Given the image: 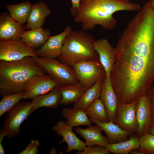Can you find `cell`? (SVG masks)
Returning a JSON list of instances; mask_svg holds the SVG:
<instances>
[{
	"label": "cell",
	"instance_id": "1",
	"mask_svg": "<svg viewBox=\"0 0 154 154\" xmlns=\"http://www.w3.org/2000/svg\"><path fill=\"white\" fill-rule=\"evenodd\" d=\"M115 50L116 61L110 76L114 87L130 97L146 95L154 82V15L135 16Z\"/></svg>",
	"mask_w": 154,
	"mask_h": 154
},
{
	"label": "cell",
	"instance_id": "2",
	"mask_svg": "<svg viewBox=\"0 0 154 154\" xmlns=\"http://www.w3.org/2000/svg\"><path fill=\"white\" fill-rule=\"evenodd\" d=\"M139 4L121 0H81L78 9L72 15L74 22L81 24L84 31L100 25L106 30L115 28L117 21L113 14L119 11H136Z\"/></svg>",
	"mask_w": 154,
	"mask_h": 154
},
{
	"label": "cell",
	"instance_id": "3",
	"mask_svg": "<svg viewBox=\"0 0 154 154\" xmlns=\"http://www.w3.org/2000/svg\"><path fill=\"white\" fill-rule=\"evenodd\" d=\"M45 72L31 56L16 61L0 60V95L24 92L33 80Z\"/></svg>",
	"mask_w": 154,
	"mask_h": 154
},
{
	"label": "cell",
	"instance_id": "4",
	"mask_svg": "<svg viewBox=\"0 0 154 154\" xmlns=\"http://www.w3.org/2000/svg\"><path fill=\"white\" fill-rule=\"evenodd\" d=\"M95 40L93 35L81 30L72 29L64 39L59 61L72 67L82 60H90L99 58L94 49Z\"/></svg>",
	"mask_w": 154,
	"mask_h": 154
},
{
	"label": "cell",
	"instance_id": "5",
	"mask_svg": "<svg viewBox=\"0 0 154 154\" xmlns=\"http://www.w3.org/2000/svg\"><path fill=\"white\" fill-rule=\"evenodd\" d=\"M33 58L36 63L59 84L65 85L79 82L72 67L55 58Z\"/></svg>",
	"mask_w": 154,
	"mask_h": 154
},
{
	"label": "cell",
	"instance_id": "6",
	"mask_svg": "<svg viewBox=\"0 0 154 154\" xmlns=\"http://www.w3.org/2000/svg\"><path fill=\"white\" fill-rule=\"evenodd\" d=\"M72 67L79 82L87 89L106 77L105 70L99 58L80 61Z\"/></svg>",
	"mask_w": 154,
	"mask_h": 154
},
{
	"label": "cell",
	"instance_id": "7",
	"mask_svg": "<svg viewBox=\"0 0 154 154\" xmlns=\"http://www.w3.org/2000/svg\"><path fill=\"white\" fill-rule=\"evenodd\" d=\"M32 106L31 102H19L7 112L2 129L5 136L11 138L19 134L22 123L30 115Z\"/></svg>",
	"mask_w": 154,
	"mask_h": 154
},
{
	"label": "cell",
	"instance_id": "8",
	"mask_svg": "<svg viewBox=\"0 0 154 154\" xmlns=\"http://www.w3.org/2000/svg\"><path fill=\"white\" fill-rule=\"evenodd\" d=\"M38 56L35 49L19 40H0V60L7 61Z\"/></svg>",
	"mask_w": 154,
	"mask_h": 154
},
{
	"label": "cell",
	"instance_id": "9",
	"mask_svg": "<svg viewBox=\"0 0 154 154\" xmlns=\"http://www.w3.org/2000/svg\"><path fill=\"white\" fill-rule=\"evenodd\" d=\"M136 101L129 104L118 103L114 122L120 128L131 134L136 133L138 128L136 114Z\"/></svg>",
	"mask_w": 154,
	"mask_h": 154
},
{
	"label": "cell",
	"instance_id": "10",
	"mask_svg": "<svg viewBox=\"0 0 154 154\" xmlns=\"http://www.w3.org/2000/svg\"><path fill=\"white\" fill-rule=\"evenodd\" d=\"M72 127L62 121H58L52 127L53 131L62 137L60 144L65 142L67 144L66 150L68 153L73 150L82 151L86 146L85 142L79 138L72 130Z\"/></svg>",
	"mask_w": 154,
	"mask_h": 154
},
{
	"label": "cell",
	"instance_id": "11",
	"mask_svg": "<svg viewBox=\"0 0 154 154\" xmlns=\"http://www.w3.org/2000/svg\"><path fill=\"white\" fill-rule=\"evenodd\" d=\"M72 29L71 26H67L60 33L50 35L46 42L36 50L38 56L49 58L58 57L61 54L64 40Z\"/></svg>",
	"mask_w": 154,
	"mask_h": 154
},
{
	"label": "cell",
	"instance_id": "12",
	"mask_svg": "<svg viewBox=\"0 0 154 154\" xmlns=\"http://www.w3.org/2000/svg\"><path fill=\"white\" fill-rule=\"evenodd\" d=\"M23 25L4 12L0 15V40H19L25 31Z\"/></svg>",
	"mask_w": 154,
	"mask_h": 154
},
{
	"label": "cell",
	"instance_id": "13",
	"mask_svg": "<svg viewBox=\"0 0 154 154\" xmlns=\"http://www.w3.org/2000/svg\"><path fill=\"white\" fill-rule=\"evenodd\" d=\"M59 84L49 75L44 74L34 79L27 86L24 92V99L32 100L48 93Z\"/></svg>",
	"mask_w": 154,
	"mask_h": 154
},
{
	"label": "cell",
	"instance_id": "14",
	"mask_svg": "<svg viewBox=\"0 0 154 154\" xmlns=\"http://www.w3.org/2000/svg\"><path fill=\"white\" fill-rule=\"evenodd\" d=\"M94 47L98 54L100 61L104 68L106 76L110 77L116 61L115 48L105 38L95 40Z\"/></svg>",
	"mask_w": 154,
	"mask_h": 154
},
{
	"label": "cell",
	"instance_id": "15",
	"mask_svg": "<svg viewBox=\"0 0 154 154\" xmlns=\"http://www.w3.org/2000/svg\"><path fill=\"white\" fill-rule=\"evenodd\" d=\"M136 114L138 125L136 134L140 137L148 133L151 119L150 104L146 95L137 101Z\"/></svg>",
	"mask_w": 154,
	"mask_h": 154
},
{
	"label": "cell",
	"instance_id": "16",
	"mask_svg": "<svg viewBox=\"0 0 154 154\" xmlns=\"http://www.w3.org/2000/svg\"><path fill=\"white\" fill-rule=\"evenodd\" d=\"M100 98L107 110L109 121L114 123L117 115L118 102L110 77L106 76L103 80Z\"/></svg>",
	"mask_w": 154,
	"mask_h": 154
},
{
	"label": "cell",
	"instance_id": "17",
	"mask_svg": "<svg viewBox=\"0 0 154 154\" xmlns=\"http://www.w3.org/2000/svg\"><path fill=\"white\" fill-rule=\"evenodd\" d=\"M47 4L40 1L32 5L25 28L30 30L42 28L46 18L51 13Z\"/></svg>",
	"mask_w": 154,
	"mask_h": 154
},
{
	"label": "cell",
	"instance_id": "18",
	"mask_svg": "<svg viewBox=\"0 0 154 154\" xmlns=\"http://www.w3.org/2000/svg\"><path fill=\"white\" fill-rule=\"evenodd\" d=\"M75 130L84 139L87 146L98 145L106 147L109 143L107 137L102 134V130L96 124L95 125L89 126L86 129L76 127Z\"/></svg>",
	"mask_w": 154,
	"mask_h": 154
},
{
	"label": "cell",
	"instance_id": "19",
	"mask_svg": "<svg viewBox=\"0 0 154 154\" xmlns=\"http://www.w3.org/2000/svg\"><path fill=\"white\" fill-rule=\"evenodd\" d=\"M60 85H58L48 93L38 96L33 99L31 101L32 106L30 115L35 110L42 107L56 108L60 104L61 100Z\"/></svg>",
	"mask_w": 154,
	"mask_h": 154
},
{
	"label": "cell",
	"instance_id": "20",
	"mask_svg": "<svg viewBox=\"0 0 154 154\" xmlns=\"http://www.w3.org/2000/svg\"><path fill=\"white\" fill-rule=\"evenodd\" d=\"M48 29L41 28L24 31L22 34L20 40L29 47L35 49L42 46L50 35Z\"/></svg>",
	"mask_w": 154,
	"mask_h": 154
},
{
	"label": "cell",
	"instance_id": "21",
	"mask_svg": "<svg viewBox=\"0 0 154 154\" xmlns=\"http://www.w3.org/2000/svg\"><path fill=\"white\" fill-rule=\"evenodd\" d=\"M90 120L99 126L105 132L109 143H115L125 141L128 139L129 136L132 134L122 129L113 122H101L94 119Z\"/></svg>",
	"mask_w": 154,
	"mask_h": 154
},
{
	"label": "cell",
	"instance_id": "22",
	"mask_svg": "<svg viewBox=\"0 0 154 154\" xmlns=\"http://www.w3.org/2000/svg\"><path fill=\"white\" fill-rule=\"evenodd\" d=\"M81 83L60 85L61 100L60 104L67 105L79 99L87 89Z\"/></svg>",
	"mask_w": 154,
	"mask_h": 154
},
{
	"label": "cell",
	"instance_id": "23",
	"mask_svg": "<svg viewBox=\"0 0 154 154\" xmlns=\"http://www.w3.org/2000/svg\"><path fill=\"white\" fill-rule=\"evenodd\" d=\"M62 115L66 119V123L72 127L80 125L89 126L92 123L85 111L78 108H64L62 110Z\"/></svg>",
	"mask_w": 154,
	"mask_h": 154
},
{
	"label": "cell",
	"instance_id": "24",
	"mask_svg": "<svg viewBox=\"0 0 154 154\" xmlns=\"http://www.w3.org/2000/svg\"><path fill=\"white\" fill-rule=\"evenodd\" d=\"M104 80L98 81L87 89L81 97L74 103L73 107L85 111L94 101L100 98Z\"/></svg>",
	"mask_w": 154,
	"mask_h": 154
},
{
	"label": "cell",
	"instance_id": "25",
	"mask_svg": "<svg viewBox=\"0 0 154 154\" xmlns=\"http://www.w3.org/2000/svg\"><path fill=\"white\" fill-rule=\"evenodd\" d=\"M139 147V137L136 135H132L127 140L115 143H108L106 147L110 152L114 154H128Z\"/></svg>",
	"mask_w": 154,
	"mask_h": 154
},
{
	"label": "cell",
	"instance_id": "26",
	"mask_svg": "<svg viewBox=\"0 0 154 154\" xmlns=\"http://www.w3.org/2000/svg\"><path fill=\"white\" fill-rule=\"evenodd\" d=\"M32 5L28 1L17 4H8L6 9L11 18L23 25L27 21Z\"/></svg>",
	"mask_w": 154,
	"mask_h": 154
},
{
	"label": "cell",
	"instance_id": "27",
	"mask_svg": "<svg viewBox=\"0 0 154 154\" xmlns=\"http://www.w3.org/2000/svg\"><path fill=\"white\" fill-rule=\"evenodd\" d=\"M85 112L90 119H95L101 122L109 121L107 110L100 98L94 101Z\"/></svg>",
	"mask_w": 154,
	"mask_h": 154
},
{
	"label": "cell",
	"instance_id": "28",
	"mask_svg": "<svg viewBox=\"0 0 154 154\" xmlns=\"http://www.w3.org/2000/svg\"><path fill=\"white\" fill-rule=\"evenodd\" d=\"M24 92L3 95L0 102V117L19 102L21 99H24Z\"/></svg>",
	"mask_w": 154,
	"mask_h": 154
},
{
	"label": "cell",
	"instance_id": "29",
	"mask_svg": "<svg viewBox=\"0 0 154 154\" xmlns=\"http://www.w3.org/2000/svg\"><path fill=\"white\" fill-rule=\"evenodd\" d=\"M139 142L142 154H154V135L147 133L139 137Z\"/></svg>",
	"mask_w": 154,
	"mask_h": 154
},
{
	"label": "cell",
	"instance_id": "30",
	"mask_svg": "<svg viewBox=\"0 0 154 154\" xmlns=\"http://www.w3.org/2000/svg\"><path fill=\"white\" fill-rule=\"evenodd\" d=\"M110 153L105 147L98 145L86 146L81 151H78L77 154H108Z\"/></svg>",
	"mask_w": 154,
	"mask_h": 154
},
{
	"label": "cell",
	"instance_id": "31",
	"mask_svg": "<svg viewBox=\"0 0 154 154\" xmlns=\"http://www.w3.org/2000/svg\"><path fill=\"white\" fill-rule=\"evenodd\" d=\"M40 145L37 140H31L25 149L19 152V154H37L38 153V148Z\"/></svg>",
	"mask_w": 154,
	"mask_h": 154
},
{
	"label": "cell",
	"instance_id": "32",
	"mask_svg": "<svg viewBox=\"0 0 154 154\" xmlns=\"http://www.w3.org/2000/svg\"><path fill=\"white\" fill-rule=\"evenodd\" d=\"M146 95L149 100L151 111V119L154 118V82Z\"/></svg>",
	"mask_w": 154,
	"mask_h": 154
},
{
	"label": "cell",
	"instance_id": "33",
	"mask_svg": "<svg viewBox=\"0 0 154 154\" xmlns=\"http://www.w3.org/2000/svg\"><path fill=\"white\" fill-rule=\"evenodd\" d=\"M81 0H71L72 3V7L71 13L73 15L78 9Z\"/></svg>",
	"mask_w": 154,
	"mask_h": 154
},
{
	"label": "cell",
	"instance_id": "34",
	"mask_svg": "<svg viewBox=\"0 0 154 154\" xmlns=\"http://www.w3.org/2000/svg\"><path fill=\"white\" fill-rule=\"evenodd\" d=\"M5 136V134L1 129L0 132V154H4L5 153L4 148L2 145V140L3 137Z\"/></svg>",
	"mask_w": 154,
	"mask_h": 154
},
{
	"label": "cell",
	"instance_id": "35",
	"mask_svg": "<svg viewBox=\"0 0 154 154\" xmlns=\"http://www.w3.org/2000/svg\"><path fill=\"white\" fill-rule=\"evenodd\" d=\"M148 133L154 135V118L151 119Z\"/></svg>",
	"mask_w": 154,
	"mask_h": 154
},
{
	"label": "cell",
	"instance_id": "36",
	"mask_svg": "<svg viewBox=\"0 0 154 154\" xmlns=\"http://www.w3.org/2000/svg\"><path fill=\"white\" fill-rule=\"evenodd\" d=\"M130 153L132 154H142V153L139 149H135L132 151Z\"/></svg>",
	"mask_w": 154,
	"mask_h": 154
},
{
	"label": "cell",
	"instance_id": "37",
	"mask_svg": "<svg viewBox=\"0 0 154 154\" xmlns=\"http://www.w3.org/2000/svg\"><path fill=\"white\" fill-rule=\"evenodd\" d=\"M56 149L55 148L53 147L51 149L50 153L51 154H56Z\"/></svg>",
	"mask_w": 154,
	"mask_h": 154
},
{
	"label": "cell",
	"instance_id": "38",
	"mask_svg": "<svg viewBox=\"0 0 154 154\" xmlns=\"http://www.w3.org/2000/svg\"><path fill=\"white\" fill-rule=\"evenodd\" d=\"M149 2L151 7L154 9V0H149Z\"/></svg>",
	"mask_w": 154,
	"mask_h": 154
},
{
	"label": "cell",
	"instance_id": "39",
	"mask_svg": "<svg viewBox=\"0 0 154 154\" xmlns=\"http://www.w3.org/2000/svg\"><path fill=\"white\" fill-rule=\"evenodd\" d=\"M122 0L124 1H129L130 0Z\"/></svg>",
	"mask_w": 154,
	"mask_h": 154
}]
</instances>
